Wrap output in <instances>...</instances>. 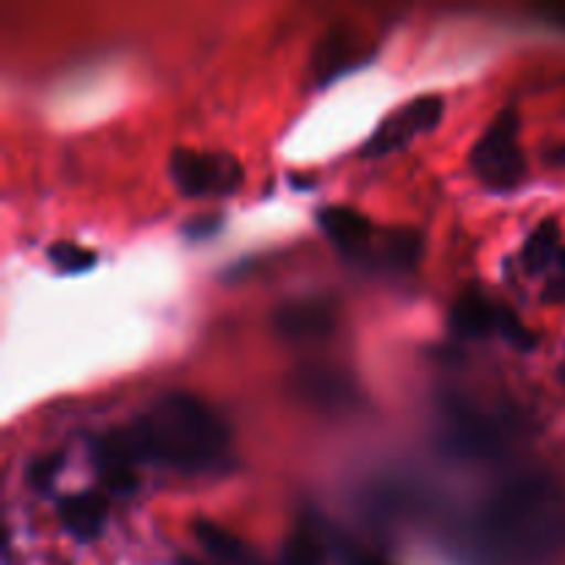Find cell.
I'll return each mask as SVG.
<instances>
[{
  "mask_svg": "<svg viewBox=\"0 0 565 565\" xmlns=\"http://www.w3.org/2000/svg\"><path fill=\"white\" fill-rule=\"evenodd\" d=\"M138 461L180 475H221L232 467L230 425L196 395L171 392L125 430Z\"/></svg>",
  "mask_w": 565,
  "mask_h": 565,
  "instance_id": "obj_1",
  "label": "cell"
},
{
  "mask_svg": "<svg viewBox=\"0 0 565 565\" xmlns=\"http://www.w3.org/2000/svg\"><path fill=\"white\" fill-rule=\"evenodd\" d=\"M475 174L491 191H511L527 174L522 147H519V116L513 108H502L494 116L469 154Z\"/></svg>",
  "mask_w": 565,
  "mask_h": 565,
  "instance_id": "obj_2",
  "label": "cell"
},
{
  "mask_svg": "<svg viewBox=\"0 0 565 565\" xmlns=\"http://www.w3.org/2000/svg\"><path fill=\"white\" fill-rule=\"evenodd\" d=\"M169 177L188 199L232 196L243 185V166L230 152H199L180 147L169 158Z\"/></svg>",
  "mask_w": 565,
  "mask_h": 565,
  "instance_id": "obj_3",
  "label": "cell"
},
{
  "mask_svg": "<svg viewBox=\"0 0 565 565\" xmlns=\"http://www.w3.org/2000/svg\"><path fill=\"white\" fill-rule=\"evenodd\" d=\"M441 116H445V97H439V94H425V97L412 99L397 114L381 121L379 130L373 132V138L364 147V154L367 158H384V154L397 152V149L408 147L414 138L434 130Z\"/></svg>",
  "mask_w": 565,
  "mask_h": 565,
  "instance_id": "obj_4",
  "label": "cell"
},
{
  "mask_svg": "<svg viewBox=\"0 0 565 565\" xmlns=\"http://www.w3.org/2000/svg\"><path fill=\"white\" fill-rule=\"evenodd\" d=\"M94 467H97L99 480H103V486L110 494H136L138 458L136 452H132L130 441H127L125 430H114V434L103 436V439L94 445Z\"/></svg>",
  "mask_w": 565,
  "mask_h": 565,
  "instance_id": "obj_5",
  "label": "cell"
},
{
  "mask_svg": "<svg viewBox=\"0 0 565 565\" xmlns=\"http://www.w3.org/2000/svg\"><path fill=\"white\" fill-rule=\"evenodd\" d=\"M318 226L323 235L345 254H364L373 246V221L345 204H329L318 213Z\"/></svg>",
  "mask_w": 565,
  "mask_h": 565,
  "instance_id": "obj_6",
  "label": "cell"
},
{
  "mask_svg": "<svg viewBox=\"0 0 565 565\" xmlns=\"http://www.w3.org/2000/svg\"><path fill=\"white\" fill-rule=\"evenodd\" d=\"M276 331L287 340H318L334 329V312L323 301H301L281 307L274 318Z\"/></svg>",
  "mask_w": 565,
  "mask_h": 565,
  "instance_id": "obj_7",
  "label": "cell"
},
{
  "mask_svg": "<svg viewBox=\"0 0 565 565\" xmlns=\"http://www.w3.org/2000/svg\"><path fill=\"white\" fill-rule=\"evenodd\" d=\"M58 519L72 539L88 544L103 533L105 522H108V505L99 494L83 491V494L64 497L58 502Z\"/></svg>",
  "mask_w": 565,
  "mask_h": 565,
  "instance_id": "obj_8",
  "label": "cell"
},
{
  "mask_svg": "<svg viewBox=\"0 0 565 565\" xmlns=\"http://www.w3.org/2000/svg\"><path fill=\"white\" fill-rule=\"evenodd\" d=\"M502 312L505 309L494 307L489 298H483L480 292H463L456 301L450 312V326L458 337H469V340H478V337H489L494 331H500L502 326Z\"/></svg>",
  "mask_w": 565,
  "mask_h": 565,
  "instance_id": "obj_9",
  "label": "cell"
},
{
  "mask_svg": "<svg viewBox=\"0 0 565 565\" xmlns=\"http://www.w3.org/2000/svg\"><path fill=\"white\" fill-rule=\"evenodd\" d=\"M561 224L555 218H544L533 232L527 235L522 248V263L530 274H544L546 268L557 265V257H561Z\"/></svg>",
  "mask_w": 565,
  "mask_h": 565,
  "instance_id": "obj_10",
  "label": "cell"
},
{
  "mask_svg": "<svg viewBox=\"0 0 565 565\" xmlns=\"http://www.w3.org/2000/svg\"><path fill=\"white\" fill-rule=\"evenodd\" d=\"M47 259L58 274L77 276L88 274V270L97 265V252H92V248L81 246V243L75 241H55L53 246L47 248Z\"/></svg>",
  "mask_w": 565,
  "mask_h": 565,
  "instance_id": "obj_11",
  "label": "cell"
},
{
  "mask_svg": "<svg viewBox=\"0 0 565 565\" xmlns=\"http://www.w3.org/2000/svg\"><path fill=\"white\" fill-rule=\"evenodd\" d=\"M196 541L221 563H241L243 561V546L241 541L232 533H226L224 527H215L210 522L196 524Z\"/></svg>",
  "mask_w": 565,
  "mask_h": 565,
  "instance_id": "obj_12",
  "label": "cell"
},
{
  "mask_svg": "<svg viewBox=\"0 0 565 565\" xmlns=\"http://www.w3.org/2000/svg\"><path fill=\"white\" fill-rule=\"evenodd\" d=\"M390 265L397 270H412L419 263V252H423V237L414 230H397L392 232L390 241L384 243Z\"/></svg>",
  "mask_w": 565,
  "mask_h": 565,
  "instance_id": "obj_13",
  "label": "cell"
},
{
  "mask_svg": "<svg viewBox=\"0 0 565 565\" xmlns=\"http://www.w3.org/2000/svg\"><path fill=\"white\" fill-rule=\"evenodd\" d=\"M323 539H326V550H329V557L337 565H384L381 561H375V557H370L367 552L356 550V546H351L348 541H342L340 535L331 533L329 527H323Z\"/></svg>",
  "mask_w": 565,
  "mask_h": 565,
  "instance_id": "obj_14",
  "label": "cell"
},
{
  "mask_svg": "<svg viewBox=\"0 0 565 565\" xmlns=\"http://www.w3.org/2000/svg\"><path fill=\"white\" fill-rule=\"evenodd\" d=\"M58 467H61V458H58V456L47 458V461H39L36 467H33L31 480H33V483H36V486L50 483V480H53V475L58 472Z\"/></svg>",
  "mask_w": 565,
  "mask_h": 565,
  "instance_id": "obj_15",
  "label": "cell"
},
{
  "mask_svg": "<svg viewBox=\"0 0 565 565\" xmlns=\"http://www.w3.org/2000/svg\"><path fill=\"white\" fill-rule=\"evenodd\" d=\"M555 268H557V274H561V279L555 281V287H565V248L561 252V257H557Z\"/></svg>",
  "mask_w": 565,
  "mask_h": 565,
  "instance_id": "obj_16",
  "label": "cell"
},
{
  "mask_svg": "<svg viewBox=\"0 0 565 565\" xmlns=\"http://www.w3.org/2000/svg\"><path fill=\"white\" fill-rule=\"evenodd\" d=\"M552 160H555V163H565V149H557V152L552 154Z\"/></svg>",
  "mask_w": 565,
  "mask_h": 565,
  "instance_id": "obj_17",
  "label": "cell"
},
{
  "mask_svg": "<svg viewBox=\"0 0 565 565\" xmlns=\"http://www.w3.org/2000/svg\"><path fill=\"white\" fill-rule=\"evenodd\" d=\"M561 375H563V384H565V362H563V370H561Z\"/></svg>",
  "mask_w": 565,
  "mask_h": 565,
  "instance_id": "obj_18",
  "label": "cell"
},
{
  "mask_svg": "<svg viewBox=\"0 0 565 565\" xmlns=\"http://www.w3.org/2000/svg\"><path fill=\"white\" fill-rule=\"evenodd\" d=\"M180 565H196V563H191V561H182Z\"/></svg>",
  "mask_w": 565,
  "mask_h": 565,
  "instance_id": "obj_19",
  "label": "cell"
}]
</instances>
